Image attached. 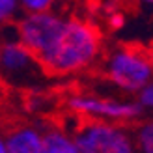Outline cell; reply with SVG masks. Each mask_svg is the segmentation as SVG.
<instances>
[{"mask_svg": "<svg viewBox=\"0 0 153 153\" xmlns=\"http://www.w3.org/2000/svg\"><path fill=\"white\" fill-rule=\"evenodd\" d=\"M101 43L99 30L88 21H67L56 45L45 56L37 60V65L47 75H64L90 64L95 58Z\"/></svg>", "mask_w": 153, "mask_h": 153, "instance_id": "obj_1", "label": "cell"}, {"mask_svg": "<svg viewBox=\"0 0 153 153\" xmlns=\"http://www.w3.org/2000/svg\"><path fill=\"white\" fill-rule=\"evenodd\" d=\"M75 148L79 153H131L129 138L110 125L97 120L80 116V123L75 129Z\"/></svg>", "mask_w": 153, "mask_h": 153, "instance_id": "obj_2", "label": "cell"}, {"mask_svg": "<svg viewBox=\"0 0 153 153\" xmlns=\"http://www.w3.org/2000/svg\"><path fill=\"white\" fill-rule=\"evenodd\" d=\"M151 75L149 51L138 43L123 45L110 58V79L125 90H138Z\"/></svg>", "mask_w": 153, "mask_h": 153, "instance_id": "obj_3", "label": "cell"}, {"mask_svg": "<svg viewBox=\"0 0 153 153\" xmlns=\"http://www.w3.org/2000/svg\"><path fill=\"white\" fill-rule=\"evenodd\" d=\"M65 28V21L54 17L52 13H34L26 17L19 26L21 45L25 47L36 62L56 45Z\"/></svg>", "mask_w": 153, "mask_h": 153, "instance_id": "obj_4", "label": "cell"}, {"mask_svg": "<svg viewBox=\"0 0 153 153\" xmlns=\"http://www.w3.org/2000/svg\"><path fill=\"white\" fill-rule=\"evenodd\" d=\"M0 67L10 76H34L39 65L22 45L10 43L0 52Z\"/></svg>", "mask_w": 153, "mask_h": 153, "instance_id": "obj_5", "label": "cell"}, {"mask_svg": "<svg viewBox=\"0 0 153 153\" xmlns=\"http://www.w3.org/2000/svg\"><path fill=\"white\" fill-rule=\"evenodd\" d=\"M71 108L76 112H91L105 114L110 118H136L140 116L142 108L136 105H121L114 101H97V99H71Z\"/></svg>", "mask_w": 153, "mask_h": 153, "instance_id": "obj_6", "label": "cell"}, {"mask_svg": "<svg viewBox=\"0 0 153 153\" xmlns=\"http://www.w3.org/2000/svg\"><path fill=\"white\" fill-rule=\"evenodd\" d=\"M4 148L7 153H41V136L30 127L15 129L7 134Z\"/></svg>", "mask_w": 153, "mask_h": 153, "instance_id": "obj_7", "label": "cell"}, {"mask_svg": "<svg viewBox=\"0 0 153 153\" xmlns=\"http://www.w3.org/2000/svg\"><path fill=\"white\" fill-rule=\"evenodd\" d=\"M41 153H79L75 144L58 131H49L41 140Z\"/></svg>", "mask_w": 153, "mask_h": 153, "instance_id": "obj_8", "label": "cell"}, {"mask_svg": "<svg viewBox=\"0 0 153 153\" xmlns=\"http://www.w3.org/2000/svg\"><path fill=\"white\" fill-rule=\"evenodd\" d=\"M138 138H140L144 153H153V127L151 125H144Z\"/></svg>", "mask_w": 153, "mask_h": 153, "instance_id": "obj_9", "label": "cell"}, {"mask_svg": "<svg viewBox=\"0 0 153 153\" xmlns=\"http://www.w3.org/2000/svg\"><path fill=\"white\" fill-rule=\"evenodd\" d=\"M52 0H22V4H25V7H28V10H32L36 13H41L43 10H47V7L51 6Z\"/></svg>", "mask_w": 153, "mask_h": 153, "instance_id": "obj_10", "label": "cell"}, {"mask_svg": "<svg viewBox=\"0 0 153 153\" xmlns=\"http://www.w3.org/2000/svg\"><path fill=\"white\" fill-rule=\"evenodd\" d=\"M17 0H0V21L7 19L11 15V11L15 10Z\"/></svg>", "mask_w": 153, "mask_h": 153, "instance_id": "obj_11", "label": "cell"}, {"mask_svg": "<svg viewBox=\"0 0 153 153\" xmlns=\"http://www.w3.org/2000/svg\"><path fill=\"white\" fill-rule=\"evenodd\" d=\"M108 22H110L112 28H120L121 25H123V15L121 13H112L108 17Z\"/></svg>", "mask_w": 153, "mask_h": 153, "instance_id": "obj_12", "label": "cell"}, {"mask_svg": "<svg viewBox=\"0 0 153 153\" xmlns=\"http://www.w3.org/2000/svg\"><path fill=\"white\" fill-rule=\"evenodd\" d=\"M151 101H153V90H151V86H148L146 90L142 91V105L144 106H149Z\"/></svg>", "mask_w": 153, "mask_h": 153, "instance_id": "obj_13", "label": "cell"}, {"mask_svg": "<svg viewBox=\"0 0 153 153\" xmlns=\"http://www.w3.org/2000/svg\"><path fill=\"white\" fill-rule=\"evenodd\" d=\"M0 153H7L6 148H4V144H2V140H0Z\"/></svg>", "mask_w": 153, "mask_h": 153, "instance_id": "obj_14", "label": "cell"}, {"mask_svg": "<svg viewBox=\"0 0 153 153\" xmlns=\"http://www.w3.org/2000/svg\"><path fill=\"white\" fill-rule=\"evenodd\" d=\"M146 2H151V0H146Z\"/></svg>", "mask_w": 153, "mask_h": 153, "instance_id": "obj_15", "label": "cell"}]
</instances>
